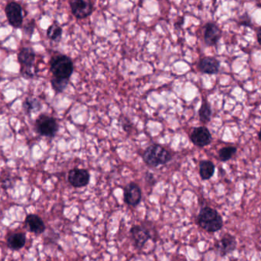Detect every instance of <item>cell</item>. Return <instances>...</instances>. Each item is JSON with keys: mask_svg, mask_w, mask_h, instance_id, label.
Masks as SVG:
<instances>
[{"mask_svg": "<svg viewBox=\"0 0 261 261\" xmlns=\"http://www.w3.org/2000/svg\"><path fill=\"white\" fill-rule=\"evenodd\" d=\"M199 227L208 233H215L223 228L224 221L218 211L211 207L202 208L197 217Z\"/></svg>", "mask_w": 261, "mask_h": 261, "instance_id": "6da1fadb", "label": "cell"}, {"mask_svg": "<svg viewBox=\"0 0 261 261\" xmlns=\"http://www.w3.org/2000/svg\"><path fill=\"white\" fill-rule=\"evenodd\" d=\"M145 164L150 167L165 165L171 161L172 157L168 151L161 145H154L148 147L143 155Z\"/></svg>", "mask_w": 261, "mask_h": 261, "instance_id": "7a4b0ae2", "label": "cell"}, {"mask_svg": "<svg viewBox=\"0 0 261 261\" xmlns=\"http://www.w3.org/2000/svg\"><path fill=\"white\" fill-rule=\"evenodd\" d=\"M50 70L54 77L70 79L74 72V64L72 60L67 56L59 54L51 59Z\"/></svg>", "mask_w": 261, "mask_h": 261, "instance_id": "3957f363", "label": "cell"}, {"mask_svg": "<svg viewBox=\"0 0 261 261\" xmlns=\"http://www.w3.org/2000/svg\"><path fill=\"white\" fill-rule=\"evenodd\" d=\"M35 128L36 133L41 136L53 138L58 133L59 126L55 118L42 114L36 120Z\"/></svg>", "mask_w": 261, "mask_h": 261, "instance_id": "277c9868", "label": "cell"}, {"mask_svg": "<svg viewBox=\"0 0 261 261\" xmlns=\"http://www.w3.org/2000/svg\"><path fill=\"white\" fill-rule=\"evenodd\" d=\"M36 54L32 48H23L19 52L18 61L21 65V71L25 77H32V69L36 61Z\"/></svg>", "mask_w": 261, "mask_h": 261, "instance_id": "5b68a950", "label": "cell"}, {"mask_svg": "<svg viewBox=\"0 0 261 261\" xmlns=\"http://www.w3.org/2000/svg\"><path fill=\"white\" fill-rule=\"evenodd\" d=\"M6 16L10 26L15 29H19L23 26V8L16 2H10L5 8Z\"/></svg>", "mask_w": 261, "mask_h": 261, "instance_id": "8992f818", "label": "cell"}, {"mask_svg": "<svg viewBox=\"0 0 261 261\" xmlns=\"http://www.w3.org/2000/svg\"><path fill=\"white\" fill-rule=\"evenodd\" d=\"M71 13L77 20H83L93 13L92 0H70Z\"/></svg>", "mask_w": 261, "mask_h": 261, "instance_id": "52a82bcc", "label": "cell"}, {"mask_svg": "<svg viewBox=\"0 0 261 261\" xmlns=\"http://www.w3.org/2000/svg\"><path fill=\"white\" fill-rule=\"evenodd\" d=\"M130 233L133 245L137 250H141L152 237L149 230L143 225H134L130 228Z\"/></svg>", "mask_w": 261, "mask_h": 261, "instance_id": "ba28073f", "label": "cell"}, {"mask_svg": "<svg viewBox=\"0 0 261 261\" xmlns=\"http://www.w3.org/2000/svg\"><path fill=\"white\" fill-rule=\"evenodd\" d=\"M91 176L89 171L85 169L74 168L69 171L67 180L71 186L75 188H81L89 185Z\"/></svg>", "mask_w": 261, "mask_h": 261, "instance_id": "9c48e42d", "label": "cell"}, {"mask_svg": "<svg viewBox=\"0 0 261 261\" xmlns=\"http://www.w3.org/2000/svg\"><path fill=\"white\" fill-rule=\"evenodd\" d=\"M190 139L196 146L204 148L210 145L212 141V134L205 126L195 127L190 135Z\"/></svg>", "mask_w": 261, "mask_h": 261, "instance_id": "30bf717a", "label": "cell"}, {"mask_svg": "<svg viewBox=\"0 0 261 261\" xmlns=\"http://www.w3.org/2000/svg\"><path fill=\"white\" fill-rule=\"evenodd\" d=\"M142 191L136 183H130L124 190V200L129 206L136 207L141 202Z\"/></svg>", "mask_w": 261, "mask_h": 261, "instance_id": "8fae6325", "label": "cell"}, {"mask_svg": "<svg viewBox=\"0 0 261 261\" xmlns=\"http://www.w3.org/2000/svg\"><path fill=\"white\" fill-rule=\"evenodd\" d=\"M237 247L235 237L230 234H225L217 244V249L221 256H225L232 253Z\"/></svg>", "mask_w": 261, "mask_h": 261, "instance_id": "7c38bea8", "label": "cell"}, {"mask_svg": "<svg viewBox=\"0 0 261 261\" xmlns=\"http://www.w3.org/2000/svg\"><path fill=\"white\" fill-rule=\"evenodd\" d=\"M221 37V30L215 23H209L205 26L204 39L208 46H214Z\"/></svg>", "mask_w": 261, "mask_h": 261, "instance_id": "4fadbf2b", "label": "cell"}, {"mask_svg": "<svg viewBox=\"0 0 261 261\" xmlns=\"http://www.w3.org/2000/svg\"><path fill=\"white\" fill-rule=\"evenodd\" d=\"M25 223H26L29 231L33 233V234H43L45 231V229H46V227H45V223H44L42 218L39 215H36V214H29V215H28L26 216Z\"/></svg>", "mask_w": 261, "mask_h": 261, "instance_id": "5bb4252c", "label": "cell"}, {"mask_svg": "<svg viewBox=\"0 0 261 261\" xmlns=\"http://www.w3.org/2000/svg\"><path fill=\"white\" fill-rule=\"evenodd\" d=\"M199 70L206 74H216L219 72L220 62L215 58H202L199 64Z\"/></svg>", "mask_w": 261, "mask_h": 261, "instance_id": "9a60e30c", "label": "cell"}, {"mask_svg": "<svg viewBox=\"0 0 261 261\" xmlns=\"http://www.w3.org/2000/svg\"><path fill=\"white\" fill-rule=\"evenodd\" d=\"M26 237L24 233H15L7 237V246L13 250H19L26 245Z\"/></svg>", "mask_w": 261, "mask_h": 261, "instance_id": "2e32d148", "label": "cell"}, {"mask_svg": "<svg viewBox=\"0 0 261 261\" xmlns=\"http://www.w3.org/2000/svg\"><path fill=\"white\" fill-rule=\"evenodd\" d=\"M215 166L212 161H202L199 163V174L203 180H210L214 176Z\"/></svg>", "mask_w": 261, "mask_h": 261, "instance_id": "e0dca14e", "label": "cell"}, {"mask_svg": "<svg viewBox=\"0 0 261 261\" xmlns=\"http://www.w3.org/2000/svg\"><path fill=\"white\" fill-rule=\"evenodd\" d=\"M42 105L39 99L36 98L28 97L23 102V108L25 113H36L42 109Z\"/></svg>", "mask_w": 261, "mask_h": 261, "instance_id": "ac0fdd59", "label": "cell"}, {"mask_svg": "<svg viewBox=\"0 0 261 261\" xmlns=\"http://www.w3.org/2000/svg\"><path fill=\"white\" fill-rule=\"evenodd\" d=\"M212 111L210 105L207 101H204L202 106L199 110V115L200 121L204 124L209 122L212 118Z\"/></svg>", "mask_w": 261, "mask_h": 261, "instance_id": "d6986e66", "label": "cell"}, {"mask_svg": "<svg viewBox=\"0 0 261 261\" xmlns=\"http://www.w3.org/2000/svg\"><path fill=\"white\" fill-rule=\"evenodd\" d=\"M47 36L50 40L59 42L62 36V29L58 25H51L47 30Z\"/></svg>", "mask_w": 261, "mask_h": 261, "instance_id": "ffe728a7", "label": "cell"}, {"mask_svg": "<svg viewBox=\"0 0 261 261\" xmlns=\"http://www.w3.org/2000/svg\"><path fill=\"white\" fill-rule=\"evenodd\" d=\"M69 84V79L53 77L51 80V87L56 93H61L65 90Z\"/></svg>", "mask_w": 261, "mask_h": 261, "instance_id": "44dd1931", "label": "cell"}, {"mask_svg": "<svg viewBox=\"0 0 261 261\" xmlns=\"http://www.w3.org/2000/svg\"><path fill=\"white\" fill-rule=\"evenodd\" d=\"M236 153H237V148L235 147H224L218 152V156L221 161L226 162L232 158Z\"/></svg>", "mask_w": 261, "mask_h": 261, "instance_id": "7402d4cb", "label": "cell"}, {"mask_svg": "<svg viewBox=\"0 0 261 261\" xmlns=\"http://www.w3.org/2000/svg\"><path fill=\"white\" fill-rule=\"evenodd\" d=\"M35 27H36V23H35L34 20H32L30 23H27L24 28L26 35H29V37L32 36Z\"/></svg>", "mask_w": 261, "mask_h": 261, "instance_id": "603a6c76", "label": "cell"}, {"mask_svg": "<svg viewBox=\"0 0 261 261\" xmlns=\"http://www.w3.org/2000/svg\"><path fill=\"white\" fill-rule=\"evenodd\" d=\"M122 126L125 132H129L131 129L132 124L128 119H124V122H122Z\"/></svg>", "mask_w": 261, "mask_h": 261, "instance_id": "cb8c5ba5", "label": "cell"}, {"mask_svg": "<svg viewBox=\"0 0 261 261\" xmlns=\"http://www.w3.org/2000/svg\"><path fill=\"white\" fill-rule=\"evenodd\" d=\"M146 180L147 182H149V183H150L151 185H155V177H154V176L152 175V174H150V173H147V174H146Z\"/></svg>", "mask_w": 261, "mask_h": 261, "instance_id": "d4e9b609", "label": "cell"}, {"mask_svg": "<svg viewBox=\"0 0 261 261\" xmlns=\"http://www.w3.org/2000/svg\"><path fill=\"white\" fill-rule=\"evenodd\" d=\"M257 41L258 43H260V29H258L257 30Z\"/></svg>", "mask_w": 261, "mask_h": 261, "instance_id": "484cf974", "label": "cell"}]
</instances>
